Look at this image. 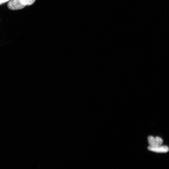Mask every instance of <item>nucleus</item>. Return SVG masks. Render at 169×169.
Masks as SVG:
<instances>
[{"label": "nucleus", "mask_w": 169, "mask_h": 169, "mask_svg": "<svg viewBox=\"0 0 169 169\" xmlns=\"http://www.w3.org/2000/svg\"><path fill=\"white\" fill-rule=\"evenodd\" d=\"M26 6L24 0H11L8 4V8L13 10L22 9Z\"/></svg>", "instance_id": "f257e3e1"}, {"label": "nucleus", "mask_w": 169, "mask_h": 169, "mask_svg": "<svg viewBox=\"0 0 169 169\" xmlns=\"http://www.w3.org/2000/svg\"><path fill=\"white\" fill-rule=\"evenodd\" d=\"M148 149L150 151L158 153H166L168 152L169 150L168 147L162 145L154 147L149 146Z\"/></svg>", "instance_id": "f03ea898"}, {"label": "nucleus", "mask_w": 169, "mask_h": 169, "mask_svg": "<svg viewBox=\"0 0 169 169\" xmlns=\"http://www.w3.org/2000/svg\"><path fill=\"white\" fill-rule=\"evenodd\" d=\"M148 140L150 146L152 147L162 145L163 142L162 139L158 137L155 138L150 136L148 137Z\"/></svg>", "instance_id": "7ed1b4c3"}, {"label": "nucleus", "mask_w": 169, "mask_h": 169, "mask_svg": "<svg viewBox=\"0 0 169 169\" xmlns=\"http://www.w3.org/2000/svg\"><path fill=\"white\" fill-rule=\"evenodd\" d=\"M24 1L26 6H30L34 3L35 2L36 0H24Z\"/></svg>", "instance_id": "20e7f679"}, {"label": "nucleus", "mask_w": 169, "mask_h": 169, "mask_svg": "<svg viewBox=\"0 0 169 169\" xmlns=\"http://www.w3.org/2000/svg\"><path fill=\"white\" fill-rule=\"evenodd\" d=\"M9 1L10 0H0V5Z\"/></svg>", "instance_id": "39448f33"}]
</instances>
